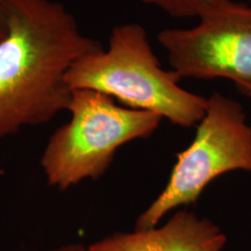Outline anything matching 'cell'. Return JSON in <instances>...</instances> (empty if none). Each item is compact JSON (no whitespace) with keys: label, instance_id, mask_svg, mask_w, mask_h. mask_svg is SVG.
<instances>
[{"label":"cell","instance_id":"obj_10","mask_svg":"<svg viewBox=\"0 0 251 251\" xmlns=\"http://www.w3.org/2000/svg\"><path fill=\"white\" fill-rule=\"evenodd\" d=\"M237 90L248 98H251V87H237Z\"/></svg>","mask_w":251,"mask_h":251},{"label":"cell","instance_id":"obj_1","mask_svg":"<svg viewBox=\"0 0 251 251\" xmlns=\"http://www.w3.org/2000/svg\"><path fill=\"white\" fill-rule=\"evenodd\" d=\"M7 36L0 42V139L48 124L68 111L65 75L102 48L81 33L75 15L52 0H0Z\"/></svg>","mask_w":251,"mask_h":251},{"label":"cell","instance_id":"obj_6","mask_svg":"<svg viewBox=\"0 0 251 251\" xmlns=\"http://www.w3.org/2000/svg\"><path fill=\"white\" fill-rule=\"evenodd\" d=\"M227 237L211 220L178 211L161 226L115 233L87 247V251H221Z\"/></svg>","mask_w":251,"mask_h":251},{"label":"cell","instance_id":"obj_8","mask_svg":"<svg viewBox=\"0 0 251 251\" xmlns=\"http://www.w3.org/2000/svg\"><path fill=\"white\" fill-rule=\"evenodd\" d=\"M7 31H8L7 21H6L5 14L4 12H2L1 6H0V42L4 41L5 37L7 36Z\"/></svg>","mask_w":251,"mask_h":251},{"label":"cell","instance_id":"obj_2","mask_svg":"<svg viewBox=\"0 0 251 251\" xmlns=\"http://www.w3.org/2000/svg\"><path fill=\"white\" fill-rule=\"evenodd\" d=\"M180 79L177 72L162 68L147 30L139 24L113 27L108 48L77 59L65 75L71 91H97L175 126L196 127L206 112L207 98L185 90Z\"/></svg>","mask_w":251,"mask_h":251},{"label":"cell","instance_id":"obj_3","mask_svg":"<svg viewBox=\"0 0 251 251\" xmlns=\"http://www.w3.org/2000/svg\"><path fill=\"white\" fill-rule=\"evenodd\" d=\"M70 120L51 134L40 164L50 186L65 191L83 180L99 179L126 143L148 139L163 119L119 105L92 90H72Z\"/></svg>","mask_w":251,"mask_h":251},{"label":"cell","instance_id":"obj_5","mask_svg":"<svg viewBox=\"0 0 251 251\" xmlns=\"http://www.w3.org/2000/svg\"><path fill=\"white\" fill-rule=\"evenodd\" d=\"M196 27L157 35L180 78H225L251 87V5L228 0L201 15Z\"/></svg>","mask_w":251,"mask_h":251},{"label":"cell","instance_id":"obj_7","mask_svg":"<svg viewBox=\"0 0 251 251\" xmlns=\"http://www.w3.org/2000/svg\"><path fill=\"white\" fill-rule=\"evenodd\" d=\"M146 5L155 6L164 13L177 19H199L216 6L228 0H140ZM251 5V0H248Z\"/></svg>","mask_w":251,"mask_h":251},{"label":"cell","instance_id":"obj_9","mask_svg":"<svg viewBox=\"0 0 251 251\" xmlns=\"http://www.w3.org/2000/svg\"><path fill=\"white\" fill-rule=\"evenodd\" d=\"M48 251H87V248L81 246V244H68V246H63L57 248V249Z\"/></svg>","mask_w":251,"mask_h":251},{"label":"cell","instance_id":"obj_4","mask_svg":"<svg viewBox=\"0 0 251 251\" xmlns=\"http://www.w3.org/2000/svg\"><path fill=\"white\" fill-rule=\"evenodd\" d=\"M196 135L177 161L168 183L136 220L135 229H150L183 206L196 205L203 190L220 176L251 172V124L240 102L219 92L207 98Z\"/></svg>","mask_w":251,"mask_h":251}]
</instances>
